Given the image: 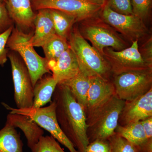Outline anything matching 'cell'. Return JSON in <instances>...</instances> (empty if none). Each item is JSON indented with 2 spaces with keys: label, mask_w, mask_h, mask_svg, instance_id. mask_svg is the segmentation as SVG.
I'll return each mask as SVG.
<instances>
[{
  "label": "cell",
  "mask_w": 152,
  "mask_h": 152,
  "mask_svg": "<svg viewBox=\"0 0 152 152\" xmlns=\"http://www.w3.org/2000/svg\"><path fill=\"white\" fill-rule=\"evenodd\" d=\"M124 103V101L115 95L86 118L87 134L89 143L96 140H108L115 134Z\"/></svg>",
  "instance_id": "obj_3"
},
{
  "label": "cell",
  "mask_w": 152,
  "mask_h": 152,
  "mask_svg": "<svg viewBox=\"0 0 152 152\" xmlns=\"http://www.w3.org/2000/svg\"><path fill=\"white\" fill-rule=\"evenodd\" d=\"M32 152H65L58 141L51 136H43Z\"/></svg>",
  "instance_id": "obj_25"
},
{
  "label": "cell",
  "mask_w": 152,
  "mask_h": 152,
  "mask_svg": "<svg viewBox=\"0 0 152 152\" xmlns=\"http://www.w3.org/2000/svg\"><path fill=\"white\" fill-rule=\"evenodd\" d=\"M6 5L11 18L20 29L34 26L36 14L33 11L31 0H7Z\"/></svg>",
  "instance_id": "obj_15"
},
{
  "label": "cell",
  "mask_w": 152,
  "mask_h": 152,
  "mask_svg": "<svg viewBox=\"0 0 152 152\" xmlns=\"http://www.w3.org/2000/svg\"><path fill=\"white\" fill-rule=\"evenodd\" d=\"M91 77L80 71L72 78L62 84L68 87L79 104L86 108L88 92L91 83Z\"/></svg>",
  "instance_id": "obj_19"
},
{
  "label": "cell",
  "mask_w": 152,
  "mask_h": 152,
  "mask_svg": "<svg viewBox=\"0 0 152 152\" xmlns=\"http://www.w3.org/2000/svg\"><path fill=\"white\" fill-rule=\"evenodd\" d=\"M13 21L7 10L6 4L0 2V34L13 26Z\"/></svg>",
  "instance_id": "obj_29"
},
{
  "label": "cell",
  "mask_w": 152,
  "mask_h": 152,
  "mask_svg": "<svg viewBox=\"0 0 152 152\" xmlns=\"http://www.w3.org/2000/svg\"><path fill=\"white\" fill-rule=\"evenodd\" d=\"M147 139L152 140V117L141 121Z\"/></svg>",
  "instance_id": "obj_32"
},
{
  "label": "cell",
  "mask_w": 152,
  "mask_h": 152,
  "mask_svg": "<svg viewBox=\"0 0 152 152\" xmlns=\"http://www.w3.org/2000/svg\"><path fill=\"white\" fill-rule=\"evenodd\" d=\"M2 104L10 111V113L28 117L41 128L48 132L51 135L66 147L70 152H78L60 127L56 115V104L53 101H52L49 106L39 108H14L4 103Z\"/></svg>",
  "instance_id": "obj_6"
},
{
  "label": "cell",
  "mask_w": 152,
  "mask_h": 152,
  "mask_svg": "<svg viewBox=\"0 0 152 152\" xmlns=\"http://www.w3.org/2000/svg\"><path fill=\"white\" fill-rule=\"evenodd\" d=\"M112 81L119 99L124 101L133 100L152 88V69L113 75Z\"/></svg>",
  "instance_id": "obj_7"
},
{
  "label": "cell",
  "mask_w": 152,
  "mask_h": 152,
  "mask_svg": "<svg viewBox=\"0 0 152 152\" xmlns=\"http://www.w3.org/2000/svg\"><path fill=\"white\" fill-rule=\"evenodd\" d=\"M33 33L26 34L18 28H13L7 46L18 53L26 66L33 87L46 74H51L45 58L36 52L31 42Z\"/></svg>",
  "instance_id": "obj_4"
},
{
  "label": "cell",
  "mask_w": 152,
  "mask_h": 152,
  "mask_svg": "<svg viewBox=\"0 0 152 152\" xmlns=\"http://www.w3.org/2000/svg\"><path fill=\"white\" fill-rule=\"evenodd\" d=\"M87 1L94 4L103 7L106 4L108 0H87Z\"/></svg>",
  "instance_id": "obj_33"
},
{
  "label": "cell",
  "mask_w": 152,
  "mask_h": 152,
  "mask_svg": "<svg viewBox=\"0 0 152 152\" xmlns=\"http://www.w3.org/2000/svg\"><path fill=\"white\" fill-rule=\"evenodd\" d=\"M115 132L139 147L148 140L140 121L125 126L118 125Z\"/></svg>",
  "instance_id": "obj_22"
},
{
  "label": "cell",
  "mask_w": 152,
  "mask_h": 152,
  "mask_svg": "<svg viewBox=\"0 0 152 152\" xmlns=\"http://www.w3.org/2000/svg\"><path fill=\"white\" fill-rule=\"evenodd\" d=\"M6 123L23 131L31 152L44 134L42 129L37 123L23 115L10 113L7 116Z\"/></svg>",
  "instance_id": "obj_16"
},
{
  "label": "cell",
  "mask_w": 152,
  "mask_h": 152,
  "mask_svg": "<svg viewBox=\"0 0 152 152\" xmlns=\"http://www.w3.org/2000/svg\"><path fill=\"white\" fill-rule=\"evenodd\" d=\"M7 1V0H0V2H1L5 3V4Z\"/></svg>",
  "instance_id": "obj_34"
},
{
  "label": "cell",
  "mask_w": 152,
  "mask_h": 152,
  "mask_svg": "<svg viewBox=\"0 0 152 152\" xmlns=\"http://www.w3.org/2000/svg\"><path fill=\"white\" fill-rule=\"evenodd\" d=\"M13 28V26H12L0 34V66H4L7 61L8 51L6 47Z\"/></svg>",
  "instance_id": "obj_28"
},
{
  "label": "cell",
  "mask_w": 152,
  "mask_h": 152,
  "mask_svg": "<svg viewBox=\"0 0 152 152\" xmlns=\"http://www.w3.org/2000/svg\"><path fill=\"white\" fill-rule=\"evenodd\" d=\"M48 65L58 84L72 78L80 72L77 57L70 46L56 61L48 62Z\"/></svg>",
  "instance_id": "obj_14"
},
{
  "label": "cell",
  "mask_w": 152,
  "mask_h": 152,
  "mask_svg": "<svg viewBox=\"0 0 152 152\" xmlns=\"http://www.w3.org/2000/svg\"><path fill=\"white\" fill-rule=\"evenodd\" d=\"M60 127L78 152H86L89 142L87 136L86 116L82 106L66 86L58 84L52 97Z\"/></svg>",
  "instance_id": "obj_1"
},
{
  "label": "cell",
  "mask_w": 152,
  "mask_h": 152,
  "mask_svg": "<svg viewBox=\"0 0 152 152\" xmlns=\"http://www.w3.org/2000/svg\"><path fill=\"white\" fill-rule=\"evenodd\" d=\"M81 34L103 56L104 49L111 48L117 51L128 48L122 36L101 19L99 15L80 22Z\"/></svg>",
  "instance_id": "obj_5"
},
{
  "label": "cell",
  "mask_w": 152,
  "mask_h": 152,
  "mask_svg": "<svg viewBox=\"0 0 152 152\" xmlns=\"http://www.w3.org/2000/svg\"><path fill=\"white\" fill-rule=\"evenodd\" d=\"M115 95V88L112 80L99 77H91L85 109L86 118L103 105Z\"/></svg>",
  "instance_id": "obj_13"
},
{
  "label": "cell",
  "mask_w": 152,
  "mask_h": 152,
  "mask_svg": "<svg viewBox=\"0 0 152 152\" xmlns=\"http://www.w3.org/2000/svg\"><path fill=\"white\" fill-rule=\"evenodd\" d=\"M139 41L132 42L130 46L117 51L111 48L104 49L103 56L110 66L113 75L132 72L152 69L144 61L139 50Z\"/></svg>",
  "instance_id": "obj_9"
},
{
  "label": "cell",
  "mask_w": 152,
  "mask_h": 152,
  "mask_svg": "<svg viewBox=\"0 0 152 152\" xmlns=\"http://www.w3.org/2000/svg\"><path fill=\"white\" fill-rule=\"evenodd\" d=\"M152 0H132L134 15L144 20L148 16Z\"/></svg>",
  "instance_id": "obj_27"
},
{
  "label": "cell",
  "mask_w": 152,
  "mask_h": 152,
  "mask_svg": "<svg viewBox=\"0 0 152 152\" xmlns=\"http://www.w3.org/2000/svg\"><path fill=\"white\" fill-rule=\"evenodd\" d=\"M99 16L117 32L121 33L132 42L142 39L148 34V30L143 20L135 15L117 13L105 4L102 8Z\"/></svg>",
  "instance_id": "obj_8"
},
{
  "label": "cell",
  "mask_w": 152,
  "mask_h": 152,
  "mask_svg": "<svg viewBox=\"0 0 152 152\" xmlns=\"http://www.w3.org/2000/svg\"><path fill=\"white\" fill-rule=\"evenodd\" d=\"M152 117V88L133 100L125 101L118 124L125 126Z\"/></svg>",
  "instance_id": "obj_12"
},
{
  "label": "cell",
  "mask_w": 152,
  "mask_h": 152,
  "mask_svg": "<svg viewBox=\"0 0 152 152\" xmlns=\"http://www.w3.org/2000/svg\"><path fill=\"white\" fill-rule=\"evenodd\" d=\"M86 152H110L108 140H96L89 143Z\"/></svg>",
  "instance_id": "obj_30"
},
{
  "label": "cell",
  "mask_w": 152,
  "mask_h": 152,
  "mask_svg": "<svg viewBox=\"0 0 152 152\" xmlns=\"http://www.w3.org/2000/svg\"><path fill=\"white\" fill-rule=\"evenodd\" d=\"M139 51L147 64L152 67V38L150 37L142 45Z\"/></svg>",
  "instance_id": "obj_31"
},
{
  "label": "cell",
  "mask_w": 152,
  "mask_h": 152,
  "mask_svg": "<svg viewBox=\"0 0 152 152\" xmlns=\"http://www.w3.org/2000/svg\"><path fill=\"white\" fill-rule=\"evenodd\" d=\"M68 40L77 57L80 72L90 77L112 80L113 73L109 63L82 36L78 27L73 28Z\"/></svg>",
  "instance_id": "obj_2"
},
{
  "label": "cell",
  "mask_w": 152,
  "mask_h": 152,
  "mask_svg": "<svg viewBox=\"0 0 152 152\" xmlns=\"http://www.w3.org/2000/svg\"><path fill=\"white\" fill-rule=\"evenodd\" d=\"M23 146L15 128L6 123L0 130V152H23Z\"/></svg>",
  "instance_id": "obj_20"
},
{
  "label": "cell",
  "mask_w": 152,
  "mask_h": 152,
  "mask_svg": "<svg viewBox=\"0 0 152 152\" xmlns=\"http://www.w3.org/2000/svg\"><path fill=\"white\" fill-rule=\"evenodd\" d=\"M47 62L54 61L69 48L67 40L55 34L42 47Z\"/></svg>",
  "instance_id": "obj_23"
},
{
  "label": "cell",
  "mask_w": 152,
  "mask_h": 152,
  "mask_svg": "<svg viewBox=\"0 0 152 152\" xmlns=\"http://www.w3.org/2000/svg\"><path fill=\"white\" fill-rule=\"evenodd\" d=\"M36 10L54 9L73 16L80 22L97 15L102 7L90 3L87 0H33Z\"/></svg>",
  "instance_id": "obj_11"
},
{
  "label": "cell",
  "mask_w": 152,
  "mask_h": 152,
  "mask_svg": "<svg viewBox=\"0 0 152 152\" xmlns=\"http://www.w3.org/2000/svg\"><path fill=\"white\" fill-rule=\"evenodd\" d=\"M58 82L52 75H44L34 87V99L31 107L39 108L52 102Z\"/></svg>",
  "instance_id": "obj_18"
},
{
  "label": "cell",
  "mask_w": 152,
  "mask_h": 152,
  "mask_svg": "<svg viewBox=\"0 0 152 152\" xmlns=\"http://www.w3.org/2000/svg\"><path fill=\"white\" fill-rule=\"evenodd\" d=\"M108 140L110 152H140L138 146L115 132Z\"/></svg>",
  "instance_id": "obj_24"
},
{
  "label": "cell",
  "mask_w": 152,
  "mask_h": 152,
  "mask_svg": "<svg viewBox=\"0 0 152 152\" xmlns=\"http://www.w3.org/2000/svg\"><path fill=\"white\" fill-rule=\"evenodd\" d=\"M106 5L117 13L124 15H134L132 0H108Z\"/></svg>",
  "instance_id": "obj_26"
},
{
  "label": "cell",
  "mask_w": 152,
  "mask_h": 152,
  "mask_svg": "<svg viewBox=\"0 0 152 152\" xmlns=\"http://www.w3.org/2000/svg\"><path fill=\"white\" fill-rule=\"evenodd\" d=\"M10 61L14 86V99L17 108L32 107L34 87L25 63L13 53H8Z\"/></svg>",
  "instance_id": "obj_10"
},
{
  "label": "cell",
  "mask_w": 152,
  "mask_h": 152,
  "mask_svg": "<svg viewBox=\"0 0 152 152\" xmlns=\"http://www.w3.org/2000/svg\"><path fill=\"white\" fill-rule=\"evenodd\" d=\"M48 10L53 23L56 34L68 40L74 25L77 23L76 18L58 10Z\"/></svg>",
  "instance_id": "obj_21"
},
{
  "label": "cell",
  "mask_w": 152,
  "mask_h": 152,
  "mask_svg": "<svg viewBox=\"0 0 152 152\" xmlns=\"http://www.w3.org/2000/svg\"><path fill=\"white\" fill-rule=\"evenodd\" d=\"M35 32L31 38L34 47H42L46 42L56 34L53 23L48 9L38 10L34 22Z\"/></svg>",
  "instance_id": "obj_17"
}]
</instances>
